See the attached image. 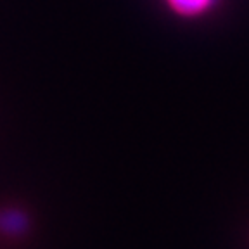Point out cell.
<instances>
[{"instance_id": "cell-2", "label": "cell", "mask_w": 249, "mask_h": 249, "mask_svg": "<svg viewBox=\"0 0 249 249\" xmlns=\"http://www.w3.org/2000/svg\"><path fill=\"white\" fill-rule=\"evenodd\" d=\"M28 227V218L24 213L18 210H9L0 214V230L4 233H11V235H18L23 233Z\"/></svg>"}, {"instance_id": "cell-1", "label": "cell", "mask_w": 249, "mask_h": 249, "mask_svg": "<svg viewBox=\"0 0 249 249\" xmlns=\"http://www.w3.org/2000/svg\"><path fill=\"white\" fill-rule=\"evenodd\" d=\"M218 0H166L168 7L182 18H197L210 12Z\"/></svg>"}]
</instances>
